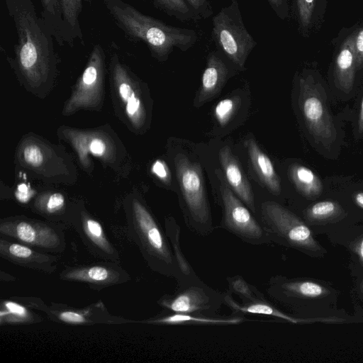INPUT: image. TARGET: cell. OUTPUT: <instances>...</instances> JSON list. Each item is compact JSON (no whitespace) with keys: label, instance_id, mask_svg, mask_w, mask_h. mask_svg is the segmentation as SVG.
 Segmentation results:
<instances>
[{"label":"cell","instance_id":"obj_1","mask_svg":"<svg viewBox=\"0 0 363 363\" xmlns=\"http://www.w3.org/2000/svg\"><path fill=\"white\" fill-rule=\"evenodd\" d=\"M17 35L13 57L7 60L20 83L43 98L52 89L59 70V57L50 31L37 14L32 0H3Z\"/></svg>","mask_w":363,"mask_h":363},{"label":"cell","instance_id":"obj_2","mask_svg":"<svg viewBox=\"0 0 363 363\" xmlns=\"http://www.w3.org/2000/svg\"><path fill=\"white\" fill-rule=\"evenodd\" d=\"M115 24L133 42H143L160 62L167 60L175 48L186 51L198 40L194 30L178 28L145 15L123 0H103Z\"/></svg>","mask_w":363,"mask_h":363},{"label":"cell","instance_id":"obj_3","mask_svg":"<svg viewBox=\"0 0 363 363\" xmlns=\"http://www.w3.org/2000/svg\"><path fill=\"white\" fill-rule=\"evenodd\" d=\"M127 211L130 234L149 267L177 280L179 270L169 241L150 211L133 198Z\"/></svg>","mask_w":363,"mask_h":363},{"label":"cell","instance_id":"obj_4","mask_svg":"<svg viewBox=\"0 0 363 363\" xmlns=\"http://www.w3.org/2000/svg\"><path fill=\"white\" fill-rule=\"evenodd\" d=\"M57 135L72 147L86 172L90 174L94 167L90 155L116 172L123 169L121 165L127 156L125 148L111 128L78 129L62 125L58 129Z\"/></svg>","mask_w":363,"mask_h":363},{"label":"cell","instance_id":"obj_5","mask_svg":"<svg viewBox=\"0 0 363 363\" xmlns=\"http://www.w3.org/2000/svg\"><path fill=\"white\" fill-rule=\"evenodd\" d=\"M113 104L118 117L133 132L141 133L147 122L143 83L116 53L109 60Z\"/></svg>","mask_w":363,"mask_h":363},{"label":"cell","instance_id":"obj_6","mask_svg":"<svg viewBox=\"0 0 363 363\" xmlns=\"http://www.w3.org/2000/svg\"><path fill=\"white\" fill-rule=\"evenodd\" d=\"M70 155L56 145L35 135L21 139L16 160L21 168L39 179L69 184L76 179V169Z\"/></svg>","mask_w":363,"mask_h":363},{"label":"cell","instance_id":"obj_7","mask_svg":"<svg viewBox=\"0 0 363 363\" xmlns=\"http://www.w3.org/2000/svg\"><path fill=\"white\" fill-rule=\"evenodd\" d=\"M174 164L187 228L200 236L212 234L214 225L200 164L182 154L176 156Z\"/></svg>","mask_w":363,"mask_h":363},{"label":"cell","instance_id":"obj_8","mask_svg":"<svg viewBox=\"0 0 363 363\" xmlns=\"http://www.w3.org/2000/svg\"><path fill=\"white\" fill-rule=\"evenodd\" d=\"M212 38L218 51L240 69L257 45L244 25L238 0H231L212 20Z\"/></svg>","mask_w":363,"mask_h":363},{"label":"cell","instance_id":"obj_9","mask_svg":"<svg viewBox=\"0 0 363 363\" xmlns=\"http://www.w3.org/2000/svg\"><path fill=\"white\" fill-rule=\"evenodd\" d=\"M105 74V52L100 44H96L70 96L65 103L62 114L69 116L83 109L100 111L104 101Z\"/></svg>","mask_w":363,"mask_h":363},{"label":"cell","instance_id":"obj_10","mask_svg":"<svg viewBox=\"0 0 363 363\" xmlns=\"http://www.w3.org/2000/svg\"><path fill=\"white\" fill-rule=\"evenodd\" d=\"M325 94L321 84L312 74L300 77L298 105L305 123L317 143L329 147L335 142L337 132Z\"/></svg>","mask_w":363,"mask_h":363},{"label":"cell","instance_id":"obj_11","mask_svg":"<svg viewBox=\"0 0 363 363\" xmlns=\"http://www.w3.org/2000/svg\"><path fill=\"white\" fill-rule=\"evenodd\" d=\"M259 221L272 242L303 249L315 246L310 228L291 211L275 201L262 203Z\"/></svg>","mask_w":363,"mask_h":363},{"label":"cell","instance_id":"obj_12","mask_svg":"<svg viewBox=\"0 0 363 363\" xmlns=\"http://www.w3.org/2000/svg\"><path fill=\"white\" fill-rule=\"evenodd\" d=\"M215 172L220 182L219 190L223 208L221 228L250 245L272 243L254 213L222 177L221 171L216 169Z\"/></svg>","mask_w":363,"mask_h":363},{"label":"cell","instance_id":"obj_13","mask_svg":"<svg viewBox=\"0 0 363 363\" xmlns=\"http://www.w3.org/2000/svg\"><path fill=\"white\" fill-rule=\"evenodd\" d=\"M0 232L7 238L40 250L62 252L65 247L60 227L23 216L2 219Z\"/></svg>","mask_w":363,"mask_h":363},{"label":"cell","instance_id":"obj_14","mask_svg":"<svg viewBox=\"0 0 363 363\" xmlns=\"http://www.w3.org/2000/svg\"><path fill=\"white\" fill-rule=\"evenodd\" d=\"M158 303L172 313L216 315L225 303V294L201 281L177 287L174 294L162 296Z\"/></svg>","mask_w":363,"mask_h":363},{"label":"cell","instance_id":"obj_15","mask_svg":"<svg viewBox=\"0 0 363 363\" xmlns=\"http://www.w3.org/2000/svg\"><path fill=\"white\" fill-rule=\"evenodd\" d=\"M333 60L335 84L341 91L348 93L354 86L358 70L354 45V27L345 28L337 38Z\"/></svg>","mask_w":363,"mask_h":363},{"label":"cell","instance_id":"obj_16","mask_svg":"<svg viewBox=\"0 0 363 363\" xmlns=\"http://www.w3.org/2000/svg\"><path fill=\"white\" fill-rule=\"evenodd\" d=\"M60 278L84 282L95 289H101L130 279L129 275L116 262L69 267L61 272Z\"/></svg>","mask_w":363,"mask_h":363},{"label":"cell","instance_id":"obj_17","mask_svg":"<svg viewBox=\"0 0 363 363\" xmlns=\"http://www.w3.org/2000/svg\"><path fill=\"white\" fill-rule=\"evenodd\" d=\"M72 223L85 245L93 253L114 262L119 260L118 252L108 240L99 221L86 211H80Z\"/></svg>","mask_w":363,"mask_h":363},{"label":"cell","instance_id":"obj_18","mask_svg":"<svg viewBox=\"0 0 363 363\" xmlns=\"http://www.w3.org/2000/svg\"><path fill=\"white\" fill-rule=\"evenodd\" d=\"M0 255L2 258L21 267L45 273H52L57 257L40 252L20 242H9L1 238Z\"/></svg>","mask_w":363,"mask_h":363},{"label":"cell","instance_id":"obj_19","mask_svg":"<svg viewBox=\"0 0 363 363\" xmlns=\"http://www.w3.org/2000/svg\"><path fill=\"white\" fill-rule=\"evenodd\" d=\"M218 156L228 185L255 214L257 209L252 189L231 149L228 146L221 147Z\"/></svg>","mask_w":363,"mask_h":363},{"label":"cell","instance_id":"obj_20","mask_svg":"<svg viewBox=\"0 0 363 363\" xmlns=\"http://www.w3.org/2000/svg\"><path fill=\"white\" fill-rule=\"evenodd\" d=\"M226 59L219 51H213L208 54L197 97L199 104L214 96L225 84L229 74Z\"/></svg>","mask_w":363,"mask_h":363},{"label":"cell","instance_id":"obj_21","mask_svg":"<svg viewBox=\"0 0 363 363\" xmlns=\"http://www.w3.org/2000/svg\"><path fill=\"white\" fill-rule=\"evenodd\" d=\"M225 304L233 311V314H259L269 315L294 324L308 323L315 321H337L335 319H303L293 317L278 309L276 306L267 301V298L239 303L234 300L231 294L228 291L225 293Z\"/></svg>","mask_w":363,"mask_h":363},{"label":"cell","instance_id":"obj_22","mask_svg":"<svg viewBox=\"0 0 363 363\" xmlns=\"http://www.w3.org/2000/svg\"><path fill=\"white\" fill-rule=\"evenodd\" d=\"M245 320L242 315L233 314L229 316L206 315L172 313L151 318L146 321L150 324L166 325H238Z\"/></svg>","mask_w":363,"mask_h":363},{"label":"cell","instance_id":"obj_23","mask_svg":"<svg viewBox=\"0 0 363 363\" xmlns=\"http://www.w3.org/2000/svg\"><path fill=\"white\" fill-rule=\"evenodd\" d=\"M245 146L253 169L261 182L273 194L281 193V183L269 157L259 148L254 138L245 140Z\"/></svg>","mask_w":363,"mask_h":363},{"label":"cell","instance_id":"obj_24","mask_svg":"<svg viewBox=\"0 0 363 363\" xmlns=\"http://www.w3.org/2000/svg\"><path fill=\"white\" fill-rule=\"evenodd\" d=\"M92 0H59L62 13V38L64 43L70 47L74 45L77 40L84 45L80 25V16L83 4H91Z\"/></svg>","mask_w":363,"mask_h":363},{"label":"cell","instance_id":"obj_25","mask_svg":"<svg viewBox=\"0 0 363 363\" xmlns=\"http://www.w3.org/2000/svg\"><path fill=\"white\" fill-rule=\"evenodd\" d=\"M165 233L169 241L172 252L179 270L177 280V287L200 282L202 280L197 276L186 258L180 242L181 228L173 220H166Z\"/></svg>","mask_w":363,"mask_h":363},{"label":"cell","instance_id":"obj_26","mask_svg":"<svg viewBox=\"0 0 363 363\" xmlns=\"http://www.w3.org/2000/svg\"><path fill=\"white\" fill-rule=\"evenodd\" d=\"M326 6V0H294L298 30L303 37H308L322 24Z\"/></svg>","mask_w":363,"mask_h":363},{"label":"cell","instance_id":"obj_27","mask_svg":"<svg viewBox=\"0 0 363 363\" xmlns=\"http://www.w3.org/2000/svg\"><path fill=\"white\" fill-rule=\"evenodd\" d=\"M288 172L296 189L304 196L314 199L322 193V182L308 167L293 164L289 167Z\"/></svg>","mask_w":363,"mask_h":363},{"label":"cell","instance_id":"obj_28","mask_svg":"<svg viewBox=\"0 0 363 363\" xmlns=\"http://www.w3.org/2000/svg\"><path fill=\"white\" fill-rule=\"evenodd\" d=\"M41 18L60 46L65 45L62 38V13L59 0H40Z\"/></svg>","mask_w":363,"mask_h":363},{"label":"cell","instance_id":"obj_29","mask_svg":"<svg viewBox=\"0 0 363 363\" xmlns=\"http://www.w3.org/2000/svg\"><path fill=\"white\" fill-rule=\"evenodd\" d=\"M228 292L239 296L242 302L266 299L264 294L255 286L247 282L240 275L227 277Z\"/></svg>","mask_w":363,"mask_h":363},{"label":"cell","instance_id":"obj_30","mask_svg":"<svg viewBox=\"0 0 363 363\" xmlns=\"http://www.w3.org/2000/svg\"><path fill=\"white\" fill-rule=\"evenodd\" d=\"M154 6L182 21H196L185 0H150Z\"/></svg>","mask_w":363,"mask_h":363},{"label":"cell","instance_id":"obj_31","mask_svg":"<svg viewBox=\"0 0 363 363\" xmlns=\"http://www.w3.org/2000/svg\"><path fill=\"white\" fill-rule=\"evenodd\" d=\"M36 206L45 216H57L62 212L65 206V199L63 194L53 192L40 199Z\"/></svg>","mask_w":363,"mask_h":363},{"label":"cell","instance_id":"obj_32","mask_svg":"<svg viewBox=\"0 0 363 363\" xmlns=\"http://www.w3.org/2000/svg\"><path fill=\"white\" fill-rule=\"evenodd\" d=\"M1 311V318H6L7 322H30L32 321V316L29 311L24 306L13 302L4 301Z\"/></svg>","mask_w":363,"mask_h":363},{"label":"cell","instance_id":"obj_33","mask_svg":"<svg viewBox=\"0 0 363 363\" xmlns=\"http://www.w3.org/2000/svg\"><path fill=\"white\" fill-rule=\"evenodd\" d=\"M238 107V100L225 99L219 101L214 111L217 121L221 125H226L233 117Z\"/></svg>","mask_w":363,"mask_h":363},{"label":"cell","instance_id":"obj_34","mask_svg":"<svg viewBox=\"0 0 363 363\" xmlns=\"http://www.w3.org/2000/svg\"><path fill=\"white\" fill-rule=\"evenodd\" d=\"M338 209L337 204L332 201H323L314 203L307 211L309 218L323 219L333 216Z\"/></svg>","mask_w":363,"mask_h":363},{"label":"cell","instance_id":"obj_35","mask_svg":"<svg viewBox=\"0 0 363 363\" xmlns=\"http://www.w3.org/2000/svg\"><path fill=\"white\" fill-rule=\"evenodd\" d=\"M51 317H55L58 320L69 324L79 325L93 323L88 315L75 310L55 311L52 312Z\"/></svg>","mask_w":363,"mask_h":363},{"label":"cell","instance_id":"obj_36","mask_svg":"<svg viewBox=\"0 0 363 363\" xmlns=\"http://www.w3.org/2000/svg\"><path fill=\"white\" fill-rule=\"evenodd\" d=\"M197 20L206 19L213 15V9L209 0H185Z\"/></svg>","mask_w":363,"mask_h":363},{"label":"cell","instance_id":"obj_37","mask_svg":"<svg viewBox=\"0 0 363 363\" xmlns=\"http://www.w3.org/2000/svg\"><path fill=\"white\" fill-rule=\"evenodd\" d=\"M354 45L358 70L363 69V24L354 26Z\"/></svg>","mask_w":363,"mask_h":363},{"label":"cell","instance_id":"obj_38","mask_svg":"<svg viewBox=\"0 0 363 363\" xmlns=\"http://www.w3.org/2000/svg\"><path fill=\"white\" fill-rule=\"evenodd\" d=\"M152 174L165 184L171 182V173L169 169L164 160H156L151 165Z\"/></svg>","mask_w":363,"mask_h":363},{"label":"cell","instance_id":"obj_39","mask_svg":"<svg viewBox=\"0 0 363 363\" xmlns=\"http://www.w3.org/2000/svg\"><path fill=\"white\" fill-rule=\"evenodd\" d=\"M270 6L281 20H285L289 14V6L288 0H267Z\"/></svg>","mask_w":363,"mask_h":363},{"label":"cell","instance_id":"obj_40","mask_svg":"<svg viewBox=\"0 0 363 363\" xmlns=\"http://www.w3.org/2000/svg\"><path fill=\"white\" fill-rule=\"evenodd\" d=\"M357 129L359 133H363V97L361 101L357 119Z\"/></svg>","mask_w":363,"mask_h":363},{"label":"cell","instance_id":"obj_41","mask_svg":"<svg viewBox=\"0 0 363 363\" xmlns=\"http://www.w3.org/2000/svg\"><path fill=\"white\" fill-rule=\"evenodd\" d=\"M354 200L358 206L363 208V191L356 193L354 196Z\"/></svg>","mask_w":363,"mask_h":363},{"label":"cell","instance_id":"obj_42","mask_svg":"<svg viewBox=\"0 0 363 363\" xmlns=\"http://www.w3.org/2000/svg\"><path fill=\"white\" fill-rule=\"evenodd\" d=\"M358 252L361 260L363 262V239L359 244Z\"/></svg>","mask_w":363,"mask_h":363},{"label":"cell","instance_id":"obj_43","mask_svg":"<svg viewBox=\"0 0 363 363\" xmlns=\"http://www.w3.org/2000/svg\"><path fill=\"white\" fill-rule=\"evenodd\" d=\"M362 286H363V283H362Z\"/></svg>","mask_w":363,"mask_h":363}]
</instances>
